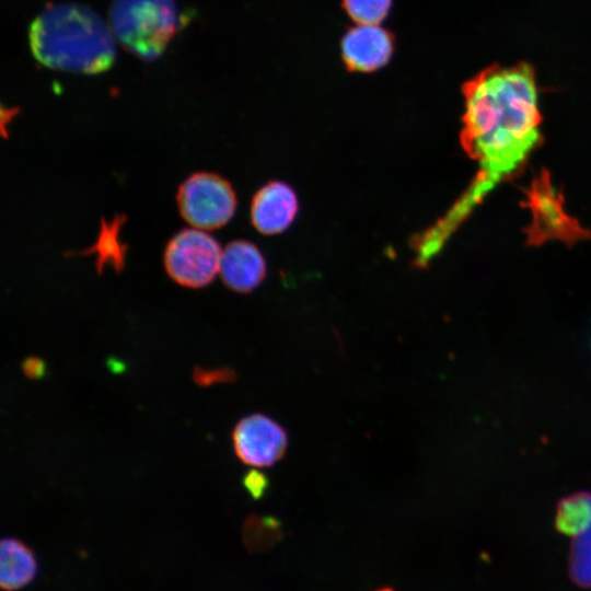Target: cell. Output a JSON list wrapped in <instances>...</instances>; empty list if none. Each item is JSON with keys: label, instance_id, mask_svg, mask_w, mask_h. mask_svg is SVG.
<instances>
[{"label": "cell", "instance_id": "cell-1", "mask_svg": "<svg viewBox=\"0 0 591 591\" xmlns=\"http://www.w3.org/2000/svg\"><path fill=\"white\" fill-rule=\"evenodd\" d=\"M461 143L493 187L514 175L541 141L542 116L532 65H489L462 86Z\"/></svg>", "mask_w": 591, "mask_h": 591}, {"label": "cell", "instance_id": "cell-2", "mask_svg": "<svg viewBox=\"0 0 591 591\" xmlns=\"http://www.w3.org/2000/svg\"><path fill=\"white\" fill-rule=\"evenodd\" d=\"M32 55L53 70L99 74L114 65L113 32L88 5L61 2L47 5L28 28Z\"/></svg>", "mask_w": 591, "mask_h": 591}, {"label": "cell", "instance_id": "cell-3", "mask_svg": "<svg viewBox=\"0 0 591 591\" xmlns=\"http://www.w3.org/2000/svg\"><path fill=\"white\" fill-rule=\"evenodd\" d=\"M108 20L124 48L148 62L163 55L179 26L174 0H114Z\"/></svg>", "mask_w": 591, "mask_h": 591}, {"label": "cell", "instance_id": "cell-4", "mask_svg": "<svg viewBox=\"0 0 591 591\" xmlns=\"http://www.w3.org/2000/svg\"><path fill=\"white\" fill-rule=\"evenodd\" d=\"M524 206L532 219L525 230L528 244L540 245L549 240L573 244L590 235L565 210L561 194L546 172L537 175L525 190Z\"/></svg>", "mask_w": 591, "mask_h": 591}, {"label": "cell", "instance_id": "cell-5", "mask_svg": "<svg viewBox=\"0 0 591 591\" xmlns=\"http://www.w3.org/2000/svg\"><path fill=\"white\" fill-rule=\"evenodd\" d=\"M222 250L219 243L200 229H184L167 243L164 266L169 276L187 288L209 285L220 271Z\"/></svg>", "mask_w": 591, "mask_h": 591}, {"label": "cell", "instance_id": "cell-6", "mask_svg": "<svg viewBox=\"0 0 591 591\" xmlns=\"http://www.w3.org/2000/svg\"><path fill=\"white\" fill-rule=\"evenodd\" d=\"M177 206L183 219L200 230H215L233 217L236 197L221 176L199 172L190 175L177 190Z\"/></svg>", "mask_w": 591, "mask_h": 591}, {"label": "cell", "instance_id": "cell-7", "mask_svg": "<svg viewBox=\"0 0 591 591\" xmlns=\"http://www.w3.org/2000/svg\"><path fill=\"white\" fill-rule=\"evenodd\" d=\"M233 450L244 464L268 467L279 462L288 447L286 429L263 414L242 418L232 431Z\"/></svg>", "mask_w": 591, "mask_h": 591}, {"label": "cell", "instance_id": "cell-8", "mask_svg": "<svg viewBox=\"0 0 591 591\" xmlns=\"http://www.w3.org/2000/svg\"><path fill=\"white\" fill-rule=\"evenodd\" d=\"M393 50V35L378 25L358 24L341 40V57L350 71H375L390 60Z\"/></svg>", "mask_w": 591, "mask_h": 591}, {"label": "cell", "instance_id": "cell-9", "mask_svg": "<svg viewBox=\"0 0 591 591\" xmlns=\"http://www.w3.org/2000/svg\"><path fill=\"white\" fill-rule=\"evenodd\" d=\"M298 209L294 190L286 183L270 182L263 186L252 200V224L263 234H277L289 228Z\"/></svg>", "mask_w": 591, "mask_h": 591}, {"label": "cell", "instance_id": "cell-10", "mask_svg": "<svg viewBox=\"0 0 591 591\" xmlns=\"http://www.w3.org/2000/svg\"><path fill=\"white\" fill-rule=\"evenodd\" d=\"M220 274L227 287L246 293L264 280L266 263L253 243L243 240L233 241L222 251Z\"/></svg>", "mask_w": 591, "mask_h": 591}, {"label": "cell", "instance_id": "cell-11", "mask_svg": "<svg viewBox=\"0 0 591 591\" xmlns=\"http://www.w3.org/2000/svg\"><path fill=\"white\" fill-rule=\"evenodd\" d=\"M37 572L34 552L22 541L5 537L0 545V584L5 591L27 586Z\"/></svg>", "mask_w": 591, "mask_h": 591}, {"label": "cell", "instance_id": "cell-12", "mask_svg": "<svg viewBox=\"0 0 591 591\" xmlns=\"http://www.w3.org/2000/svg\"><path fill=\"white\" fill-rule=\"evenodd\" d=\"M591 524V493L571 494L557 505L555 525L565 534L575 536Z\"/></svg>", "mask_w": 591, "mask_h": 591}, {"label": "cell", "instance_id": "cell-13", "mask_svg": "<svg viewBox=\"0 0 591 591\" xmlns=\"http://www.w3.org/2000/svg\"><path fill=\"white\" fill-rule=\"evenodd\" d=\"M569 572L578 586L591 588V524L572 536Z\"/></svg>", "mask_w": 591, "mask_h": 591}, {"label": "cell", "instance_id": "cell-14", "mask_svg": "<svg viewBox=\"0 0 591 591\" xmlns=\"http://www.w3.org/2000/svg\"><path fill=\"white\" fill-rule=\"evenodd\" d=\"M392 0H343V8L358 24L376 25L391 8Z\"/></svg>", "mask_w": 591, "mask_h": 591}, {"label": "cell", "instance_id": "cell-15", "mask_svg": "<svg viewBox=\"0 0 591 591\" xmlns=\"http://www.w3.org/2000/svg\"><path fill=\"white\" fill-rule=\"evenodd\" d=\"M193 380L201 387L219 383H231L236 380V372L230 367L216 369L195 367L193 370Z\"/></svg>", "mask_w": 591, "mask_h": 591}, {"label": "cell", "instance_id": "cell-16", "mask_svg": "<svg viewBox=\"0 0 591 591\" xmlns=\"http://www.w3.org/2000/svg\"><path fill=\"white\" fill-rule=\"evenodd\" d=\"M243 485L254 499H259L267 490L269 482L263 473L253 470L244 475Z\"/></svg>", "mask_w": 591, "mask_h": 591}, {"label": "cell", "instance_id": "cell-17", "mask_svg": "<svg viewBox=\"0 0 591 591\" xmlns=\"http://www.w3.org/2000/svg\"><path fill=\"white\" fill-rule=\"evenodd\" d=\"M21 367L24 375L28 379H40L46 373L45 362L38 357L25 358Z\"/></svg>", "mask_w": 591, "mask_h": 591}, {"label": "cell", "instance_id": "cell-18", "mask_svg": "<svg viewBox=\"0 0 591 591\" xmlns=\"http://www.w3.org/2000/svg\"><path fill=\"white\" fill-rule=\"evenodd\" d=\"M378 591H393V590H392V589H389V588H386V589L384 588V589H380V590H378Z\"/></svg>", "mask_w": 591, "mask_h": 591}]
</instances>
